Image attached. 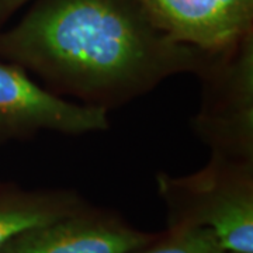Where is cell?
<instances>
[{
	"label": "cell",
	"mask_w": 253,
	"mask_h": 253,
	"mask_svg": "<svg viewBox=\"0 0 253 253\" xmlns=\"http://www.w3.org/2000/svg\"><path fill=\"white\" fill-rule=\"evenodd\" d=\"M207 52L180 44L141 0H36L0 30V59L36 73L56 94L109 110L177 73H197Z\"/></svg>",
	"instance_id": "1"
},
{
	"label": "cell",
	"mask_w": 253,
	"mask_h": 253,
	"mask_svg": "<svg viewBox=\"0 0 253 253\" xmlns=\"http://www.w3.org/2000/svg\"><path fill=\"white\" fill-rule=\"evenodd\" d=\"M170 225L210 228L228 252L253 253V163L211 155L199 172L156 176Z\"/></svg>",
	"instance_id": "2"
},
{
	"label": "cell",
	"mask_w": 253,
	"mask_h": 253,
	"mask_svg": "<svg viewBox=\"0 0 253 253\" xmlns=\"http://www.w3.org/2000/svg\"><path fill=\"white\" fill-rule=\"evenodd\" d=\"M197 75L203 97L196 134L211 155L253 163V33L229 51L207 54Z\"/></svg>",
	"instance_id": "3"
},
{
	"label": "cell",
	"mask_w": 253,
	"mask_h": 253,
	"mask_svg": "<svg viewBox=\"0 0 253 253\" xmlns=\"http://www.w3.org/2000/svg\"><path fill=\"white\" fill-rule=\"evenodd\" d=\"M109 110L66 100L34 82L17 63L0 59V144L41 131L83 135L109 128Z\"/></svg>",
	"instance_id": "4"
},
{
	"label": "cell",
	"mask_w": 253,
	"mask_h": 253,
	"mask_svg": "<svg viewBox=\"0 0 253 253\" xmlns=\"http://www.w3.org/2000/svg\"><path fill=\"white\" fill-rule=\"evenodd\" d=\"M174 41L207 54L235 48L253 33V0H141Z\"/></svg>",
	"instance_id": "5"
},
{
	"label": "cell",
	"mask_w": 253,
	"mask_h": 253,
	"mask_svg": "<svg viewBox=\"0 0 253 253\" xmlns=\"http://www.w3.org/2000/svg\"><path fill=\"white\" fill-rule=\"evenodd\" d=\"M154 236L84 207L13 238L0 253H129Z\"/></svg>",
	"instance_id": "6"
},
{
	"label": "cell",
	"mask_w": 253,
	"mask_h": 253,
	"mask_svg": "<svg viewBox=\"0 0 253 253\" xmlns=\"http://www.w3.org/2000/svg\"><path fill=\"white\" fill-rule=\"evenodd\" d=\"M84 208L69 190L0 189V248L13 238Z\"/></svg>",
	"instance_id": "7"
},
{
	"label": "cell",
	"mask_w": 253,
	"mask_h": 253,
	"mask_svg": "<svg viewBox=\"0 0 253 253\" xmlns=\"http://www.w3.org/2000/svg\"><path fill=\"white\" fill-rule=\"evenodd\" d=\"M129 253H228V251L210 228L181 224L170 225L168 234L154 236Z\"/></svg>",
	"instance_id": "8"
},
{
	"label": "cell",
	"mask_w": 253,
	"mask_h": 253,
	"mask_svg": "<svg viewBox=\"0 0 253 253\" xmlns=\"http://www.w3.org/2000/svg\"><path fill=\"white\" fill-rule=\"evenodd\" d=\"M31 0H0V30L18 9L27 4Z\"/></svg>",
	"instance_id": "9"
},
{
	"label": "cell",
	"mask_w": 253,
	"mask_h": 253,
	"mask_svg": "<svg viewBox=\"0 0 253 253\" xmlns=\"http://www.w3.org/2000/svg\"><path fill=\"white\" fill-rule=\"evenodd\" d=\"M228 253H241V252H228Z\"/></svg>",
	"instance_id": "10"
}]
</instances>
